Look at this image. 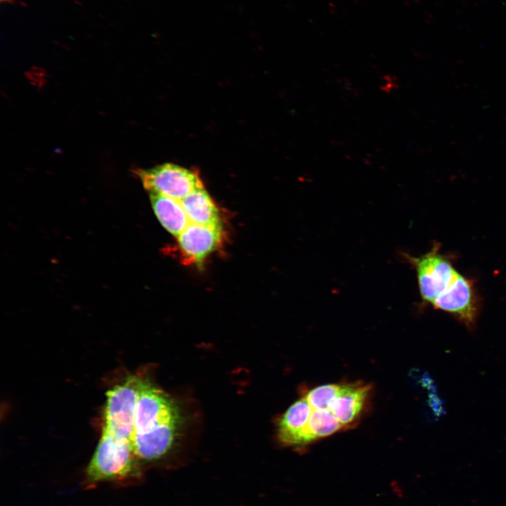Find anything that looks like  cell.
<instances>
[{"label":"cell","mask_w":506,"mask_h":506,"mask_svg":"<svg viewBox=\"0 0 506 506\" xmlns=\"http://www.w3.org/2000/svg\"><path fill=\"white\" fill-rule=\"evenodd\" d=\"M431 305L454 316L470 330L474 327L481 310L474 282L458 271L448 287Z\"/></svg>","instance_id":"8992f818"},{"label":"cell","mask_w":506,"mask_h":506,"mask_svg":"<svg viewBox=\"0 0 506 506\" xmlns=\"http://www.w3.org/2000/svg\"><path fill=\"white\" fill-rule=\"evenodd\" d=\"M342 425L328 408L313 409L307 430L310 443L343 429Z\"/></svg>","instance_id":"7c38bea8"},{"label":"cell","mask_w":506,"mask_h":506,"mask_svg":"<svg viewBox=\"0 0 506 506\" xmlns=\"http://www.w3.org/2000/svg\"><path fill=\"white\" fill-rule=\"evenodd\" d=\"M370 389L369 385L361 382L340 384L339 391L328 409L343 428L349 427L358 420Z\"/></svg>","instance_id":"ba28073f"},{"label":"cell","mask_w":506,"mask_h":506,"mask_svg":"<svg viewBox=\"0 0 506 506\" xmlns=\"http://www.w3.org/2000/svg\"><path fill=\"white\" fill-rule=\"evenodd\" d=\"M414 267L421 299L424 304H432L453 280L457 270L453 257L441 252V245L435 242L432 249L420 257L406 255Z\"/></svg>","instance_id":"277c9868"},{"label":"cell","mask_w":506,"mask_h":506,"mask_svg":"<svg viewBox=\"0 0 506 506\" xmlns=\"http://www.w3.org/2000/svg\"><path fill=\"white\" fill-rule=\"evenodd\" d=\"M12 0H1V1H11Z\"/></svg>","instance_id":"5bb4252c"},{"label":"cell","mask_w":506,"mask_h":506,"mask_svg":"<svg viewBox=\"0 0 506 506\" xmlns=\"http://www.w3.org/2000/svg\"><path fill=\"white\" fill-rule=\"evenodd\" d=\"M180 202L190 223L200 225L220 224L219 211L204 188L196 189Z\"/></svg>","instance_id":"8fae6325"},{"label":"cell","mask_w":506,"mask_h":506,"mask_svg":"<svg viewBox=\"0 0 506 506\" xmlns=\"http://www.w3.org/2000/svg\"><path fill=\"white\" fill-rule=\"evenodd\" d=\"M221 237V224L190 223L177 236L178 246L185 261L200 264L218 247Z\"/></svg>","instance_id":"52a82bcc"},{"label":"cell","mask_w":506,"mask_h":506,"mask_svg":"<svg viewBox=\"0 0 506 506\" xmlns=\"http://www.w3.org/2000/svg\"><path fill=\"white\" fill-rule=\"evenodd\" d=\"M150 198L157 219L171 234L178 236L190 223L179 200L155 193Z\"/></svg>","instance_id":"30bf717a"},{"label":"cell","mask_w":506,"mask_h":506,"mask_svg":"<svg viewBox=\"0 0 506 506\" xmlns=\"http://www.w3.org/2000/svg\"><path fill=\"white\" fill-rule=\"evenodd\" d=\"M340 384H328L309 390L304 396L313 409L328 408L336 397Z\"/></svg>","instance_id":"4fadbf2b"},{"label":"cell","mask_w":506,"mask_h":506,"mask_svg":"<svg viewBox=\"0 0 506 506\" xmlns=\"http://www.w3.org/2000/svg\"><path fill=\"white\" fill-rule=\"evenodd\" d=\"M136 173L150 193L179 201L196 189L204 188L195 171L171 163L148 169H138Z\"/></svg>","instance_id":"5b68a950"},{"label":"cell","mask_w":506,"mask_h":506,"mask_svg":"<svg viewBox=\"0 0 506 506\" xmlns=\"http://www.w3.org/2000/svg\"><path fill=\"white\" fill-rule=\"evenodd\" d=\"M312 408L304 397L294 403L283 414L278 426L280 442L287 446L310 443L307 430Z\"/></svg>","instance_id":"9c48e42d"},{"label":"cell","mask_w":506,"mask_h":506,"mask_svg":"<svg viewBox=\"0 0 506 506\" xmlns=\"http://www.w3.org/2000/svg\"><path fill=\"white\" fill-rule=\"evenodd\" d=\"M181 422L179 407L166 394L141 379L133 446L140 462L161 460L174 448Z\"/></svg>","instance_id":"6da1fadb"},{"label":"cell","mask_w":506,"mask_h":506,"mask_svg":"<svg viewBox=\"0 0 506 506\" xmlns=\"http://www.w3.org/2000/svg\"><path fill=\"white\" fill-rule=\"evenodd\" d=\"M141 473L133 442L102 434L87 466L86 480L89 484L133 481L140 479Z\"/></svg>","instance_id":"7a4b0ae2"},{"label":"cell","mask_w":506,"mask_h":506,"mask_svg":"<svg viewBox=\"0 0 506 506\" xmlns=\"http://www.w3.org/2000/svg\"><path fill=\"white\" fill-rule=\"evenodd\" d=\"M140 380L136 376H130L107 392L103 434L133 442Z\"/></svg>","instance_id":"3957f363"}]
</instances>
